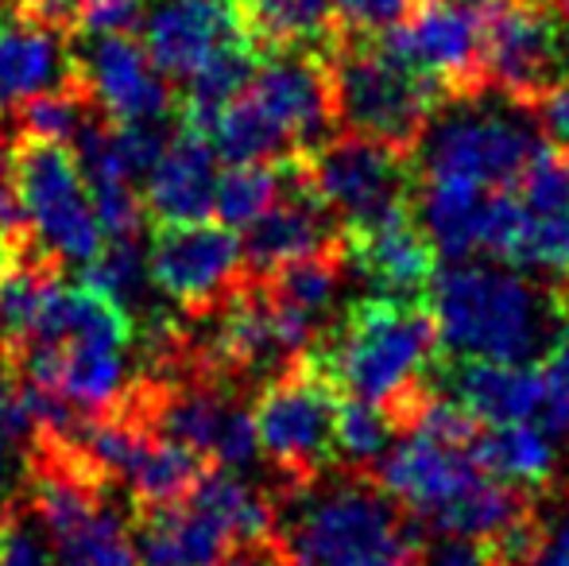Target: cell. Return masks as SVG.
Returning <instances> with one entry per match:
<instances>
[{
  "label": "cell",
  "mask_w": 569,
  "mask_h": 566,
  "mask_svg": "<svg viewBox=\"0 0 569 566\" xmlns=\"http://www.w3.org/2000/svg\"><path fill=\"white\" fill-rule=\"evenodd\" d=\"M59 276L47 265H20L0 276V341L8 349H23L36 334V322L47 307V295Z\"/></svg>",
  "instance_id": "31"
},
{
  "label": "cell",
  "mask_w": 569,
  "mask_h": 566,
  "mask_svg": "<svg viewBox=\"0 0 569 566\" xmlns=\"http://www.w3.org/2000/svg\"><path fill=\"white\" fill-rule=\"evenodd\" d=\"M396 59L435 78L450 101H477L485 90V23L480 4L461 0H422L396 28L380 36Z\"/></svg>",
  "instance_id": "11"
},
{
  "label": "cell",
  "mask_w": 569,
  "mask_h": 566,
  "mask_svg": "<svg viewBox=\"0 0 569 566\" xmlns=\"http://www.w3.org/2000/svg\"><path fill=\"white\" fill-rule=\"evenodd\" d=\"M23 435H28V424H23L20 388L8 380V373H0V450L8 454Z\"/></svg>",
  "instance_id": "38"
},
{
  "label": "cell",
  "mask_w": 569,
  "mask_h": 566,
  "mask_svg": "<svg viewBox=\"0 0 569 566\" xmlns=\"http://www.w3.org/2000/svg\"><path fill=\"white\" fill-rule=\"evenodd\" d=\"M516 195L523 198V206L531 214H550V210H562L569 202V171H566V159L558 156L555 148H542L539 156L531 159V167L523 171L519 179Z\"/></svg>",
  "instance_id": "33"
},
{
  "label": "cell",
  "mask_w": 569,
  "mask_h": 566,
  "mask_svg": "<svg viewBox=\"0 0 569 566\" xmlns=\"http://www.w3.org/2000/svg\"><path fill=\"white\" fill-rule=\"evenodd\" d=\"M547 148L539 129L496 109H457L430 121L415 148L422 179H457L485 190H516L531 159Z\"/></svg>",
  "instance_id": "9"
},
{
  "label": "cell",
  "mask_w": 569,
  "mask_h": 566,
  "mask_svg": "<svg viewBox=\"0 0 569 566\" xmlns=\"http://www.w3.org/2000/svg\"><path fill=\"white\" fill-rule=\"evenodd\" d=\"M422 566H492V559H488L485 547L472 544V539L446 536V544H435L422 555Z\"/></svg>",
  "instance_id": "39"
},
{
  "label": "cell",
  "mask_w": 569,
  "mask_h": 566,
  "mask_svg": "<svg viewBox=\"0 0 569 566\" xmlns=\"http://www.w3.org/2000/svg\"><path fill=\"white\" fill-rule=\"evenodd\" d=\"M326 51H330L333 70L338 125L415 156L435 113L442 106H450V93L435 78L419 75L403 59H396L380 43V36H330L326 39Z\"/></svg>",
  "instance_id": "4"
},
{
  "label": "cell",
  "mask_w": 569,
  "mask_h": 566,
  "mask_svg": "<svg viewBox=\"0 0 569 566\" xmlns=\"http://www.w3.org/2000/svg\"><path fill=\"white\" fill-rule=\"evenodd\" d=\"M232 536L194 500L143 508L136 552L143 566H221L232 552Z\"/></svg>",
  "instance_id": "21"
},
{
  "label": "cell",
  "mask_w": 569,
  "mask_h": 566,
  "mask_svg": "<svg viewBox=\"0 0 569 566\" xmlns=\"http://www.w3.org/2000/svg\"><path fill=\"white\" fill-rule=\"evenodd\" d=\"M143 210L159 226H187L206 221L213 214V190H218V151L194 129H182L163 143L151 171L143 175Z\"/></svg>",
  "instance_id": "18"
},
{
  "label": "cell",
  "mask_w": 569,
  "mask_h": 566,
  "mask_svg": "<svg viewBox=\"0 0 569 566\" xmlns=\"http://www.w3.org/2000/svg\"><path fill=\"white\" fill-rule=\"evenodd\" d=\"M527 566H569V516L547 524V544Z\"/></svg>",
  "instance_id": "41"
},
{
  "label": "cell",
  "mask_w": 569,
  "mask_h": 566,
  "mask_svg": "<svg viewBox=\"0 0 569 566\" xmlns=\"http://www.w3.org/2000/svg\"><path fill=\"white\" fill-rule=\"evenodd\" d=\"M4 474H8V454L0 450V485H4Z\"/></svg>",
  "instance_id": "46"
},
{
  "label": "cell",
  "mask_w": 569,
  "mask_h": 566,
  "mask_svg": "<svg viewBox=\"0 0 569 566\" xmlns=\"http://www.w3.org/2000/svg\"><path fill=\"white\" fill-rule=\"evenodd\" d=\"M140 28L151 62L163 70V78L179 82H190L226 47L256 39L237 0H156Z\"/></svg>",
  "instance_id": "15"
},
{
  "label": "cell",
  "mask_w": 569,
  "mask_h": 566,
  "mask_svg": "<svg viewBox=\"0 0 569 566\" xmlns=\"http://www.w3.org/2000/svg\"><path fill=\"white\" fill-rule=\"evenodd\" d=\"M287 171H291V156L229 163V171L218 175V190H213V214L221 218V226L248 229L256 218H263L283 195Z\"/></svg>",
  "instance_id": "28"
},
{
  "label": "cell",
  "mask_w": 569,
  "mask_h": 566,
  "mask_svg": "<svg viewBox=\"0 0 569 566\" xmlns=\"http://www.w3.org/2000/svg\"><path fill=\"white\" fill-rule=\"evenodd\" d=\"M480 474L472 450L435 443L427 435H407L403 443L388 446L380 458L376 481L419 520H435L446 505Z\"/></svg>",
  "instance_id": "17"
},
{
  "label": "cell",
  "mask_w": 569,
  "mask_h": 566,
  "mask_svg": "<svg viewBox=\"0 0 569 566\" xmlns=\"http://www.w3.org/2000/svg\"><path fill=\"white\" fill-rule=\"evenodd\" d=\"M450 393L480 427L535 424L547 400V373L527 361L450 357Z\"/></svg>",
  "instance_id": "19"
},
{
  "label": "cell",
  "mask_w": 569,
  "mask_h": 566,
  "mask_svg": "<svg viewBox=\"0 0 569 566\" xmlns=\"http://www.w3.org/2000/svg\"><path fill=\"white\" fill-rule=\"evenodd\" d=\"M221 566H291V563H287V552L276 536H263V539L237 544L226 559H221Z\"/></svg>",
  "instance_id": "40"
},
{
  "label": "cell",
  "mask_w": 569,
  "mask_h": 566,
  "mask_svg": "<svg viewBox=\"0 0 569 566\" xmlns=\"http://www.w3.org/2000/svg\"><path fill=\"white\" fill-rule=\"evenodd\" d=\"M232 411L237 404L213 380H187V385L159 388L151 400H143V424L171 443L198 450L202 458H213Z\"/></svg>",
  "instance_id": "23"
},
{
  "label": "cell",
  "mask_w": 569,
  "mask_h": 566,
  "mask_svg": "<svg viewBox=\"0 0 569 566\" xmlns=\"http://www.w3.org/2000/svg\"><path fill=\"white\" fill-rule=\"evenodd\" d=\"M31 474L36 520L51 544L54 566H143L124 516L101 497V481L54 443Z\"/></svg>",
  "instance_id": "5"
},
{
  "label": "cell",
  "mask_w": 569,
  "mask_h": 566,
  "mask_svg": "<svg viewBox=\"0 0 569 566\" xmlns=\"http://www.w3.org/2000/svg\"><path fill=\"white\" fill-rule=\"evenodd\" d=\"M148 272L156 291L190 310H213L240 287L244 249L237 229L187 221L163 226L148 249Z\"/></svg>",
  "instance_id": "13"
},
{
  "label": "cell",
  "mask_w": 569,
  "mask_h": 566,
  "mask_svg": "<svg viewBox=\"0 0 569 566\" xmlns=\"http://www.w3.org/2000/svg\"><path fill=\"white\" fill-rule=\"evenodd\" d=\"M345 272H349V249L341 245V249L318 252V257L291 260V265L276 268L268 276H256V280L268 287V295L276 302L307 315L310 322H322V315L338 299Z\"/></svg>",
  "instance_id": "27"
},
{
  "label": "cell",
  "mask_w": 569,
  "mask_h": 566,
  "mask_svg": "<svg viewBox=\"0 0 569 566\" xmlns=\"http://www.w3.org/2000/svg\"><path fill=\"white\" fill-rule=\"evenodd\" d=\"M148 0H78V28L86 36H128L143 23Z\"/></svg>",
  "instance_id": "35"
},
{
  "label": "cell",
  "mask_w": 569,
  "mask_h": 566,
  "mask_svg": "<svg viewBox=\"0 0 569 566\" xmlns=\"http://www.w3.org/2000/svg\"><path fill=\"white\" fill-rule=\"evenodd\" d=\"M310 357L338 393L388 404L427 377L430 365L442 357V341L435 315L422 302L372 295L357 302L333 338L310 349Z\"/></svg>",
  "instance_id": "3"
},
{
  "label": "cell",
  "mask_w": 569,
  "mask_h": 566,
  "mask_svg": "<svg viewBox=\"0 0 569 566\" xmlns=\"http://www.w3.org/2000/svg\"><path fill=\"white\" fill-rule=\"evenodd\" d=\"M338 400L341 393L310 354L263 385L252 408L256 435H260V454H268L271 466L283 469L287 489L322 477L333 461Z\"/></svg>",
  "instance_id": "8"
},
{
  "label": "cell",
  "mask_w": 569,
  "mask_h": 566,
  "mask_svg": "<svg viewBox=\"0 0 569 566\" xmlns=\"http://www.w3.org/2000/svg\"><path fill=\"white\" fill-rule=\"evenodd\" d=\"M78 86L117 125H159L171 109V86L148 47L128 36H90L74 59Z\"/></svg>",
  "instance_id": "14"
},
{
  "label": "cell",
  "mask_w": 569,
  "mask_h": 566,
  "mask_svg": "<svg viewBox=\"0 0 569 566\" xmlns=\"http://www.w3.org/2000/svg\"><path fill=\"white\" fill-rule=\"evenodd\" d=\"M531 508H535L531 489H519V485L500 481V477L480 469L450 505L430 520V528L453 539L485 544V539H492L496 532H503L511 520H519V516L531 513Z\"/></svg>",
  "instance_id": "24"
},
{
  "label": "cell",
  "mask_w": 569,
  "mask_h": 566,
  "mask_svg": "<svg viewBox=\"0 0 569 566\" xmlns=\"http://www.w3.org/2000/svg\"><path fill=\"white\" fill-rule=\"evenodd\" d=\"M345 249H349V268H357L376 295L411 302L427 299L430 280L438 272V249L411 210H399L376 226L345 234Z\"/></svg>",
  "instance_id": "16"
},
{
  "label": "cell",
  "mask_w": 569,
  "mask_h": 566,
  "mask_svg": "<svg viewBox=\"0 0 569 566\" xmlns=\"http://www.w3.org/2000/svg\"><path fill=\"white\" fill-rule=\"evenodd\" d=\"M472 458L485 474L511 481L519 489H539L555 474V443L539 424H508L480 430L472 443Z\"/></svg>",
  "instance_id": "25"
},
{
  "label": "cell",
  "mask_w": 569,
  "mask_h": 566,
  "mask_svg": "<svg viewBox=\"0 0 569 566\" xmlns=\"http://www.w3.org/2000/svg\"><path fill=\"white\" fill-rule=\"evenodd\" d=\"M403 566H422V555H415V559H407Z\"/></svg>",
  "instance_id": "47"
},
{
  "label": "cell",
  "mask_w": 569,
  "mask_h": 566,
  "mask_svg": "<svg viewBox=\"0 0 569 566\" xmlns=\"http://www.w3.org/2000/svg\"><path fill=\"white\" fill-rule=\"evenodd\" d=\"M190 500L202 505L232 536V544L276 536V505L256 493L237 469H206L202 481L190 489Z\"/></svg>",
  "instance_id": "26"
},
{
  "label": "cell",
  "mask_w": 569,
  "mask_h": 566,
  "mask_svg": "<svg viewBox=\"0 0 569 566\" xmlns=\"http://www.w3.org/2000/svg\"><path fill=\"white\" fill-rule=\"evenodd\" d=\"M20 109V129L23 137H39V140H59L70 143L82 132V125L90 121V109H86V90H78L74 82L59 86V90H47L28 98Z\"/></svg>",
  "instance_id": "32"
},
{
  "label": "cell",
  "mask_w": 569,
  "mask_h": 566,
  "mask_svg": "<svg viewBox=\"0 0 569 566\" xmlns=\"http://www.w3.org/2000/svg\"><path fill=\"white\" fill-rule=\"evenodd\" d=\"M8 171V148H4V140H0V175Z\"/></svg>",
  "instance_id": "45"
},
{
  "label": "cell",
  "mask_w": 569,
  "mask_h": 566,
  "mask_svg": "<svg viewBox=\"0 0 569 566\" xmlns=\"http://www.w3.org/2000/svg\"><path fill=\"white\" fill-rule=\"evenodd\" d=\"M527 113L535 117V125L542 129V140L550 148L569 151V78H558L555 86H547Z\"/></svg>",
  "instance_id": "37"
},
{
  "label": "cell",
  "mask_w": 569,
  "mask_h": 566,
  "mask_svg": "<svg viewBox=\"0 0 569 566\" xmlns=\"http://www.w3.org/2000/svg\"><path fill=\"white\" fill-rule=\"evenodd\" d=\"M0 566H54L51 544H47L39 520L12 516L0 524Z\"/></svg>",
  "instance_id": "36"
},
{
  "label": "cell",
  "mask_w": 569,
  "mask_h": 566,
  "mask_svg": "<svg viewBox=\"0 0 569 566\" xmlns=\"http://www.w3.org/2000/svg\"><path fill=\"white\" fill-rule=\"evenodd\" d=\"M488 195H492V190L472 187V182L422 179L419 175L411 214L419 218V226L427 229V237L435 241L438 252H446L450 260H469L472 252H480Z\"/></svg>",
  "instance_id": "22"
},
{
  "label": "cell",
  "mask_w": 569,
  "mask_h": 566,
  "mask_svg": "<svg viewBox=\"0 0 569 566\" xmlns=\"http://www.w3.org/2000/svg\"><path fill=\"white\" fill-rule=\"evenodd\" d=\"M542 373H547V380H555V385L569 388V318L555 330V338H550L547 365H542Z\"/></svg>",
  "instance_id": "42"
},
{
  "label": "cell",
  "mask_w": 569,
  "mask_h": 566,
  "mask_svg": "<svg viewBox=\"0 0 569 566\" xmlns=\"http://www.w3.org/2000/svg\"><path fill=\"white\" fill-rule=\"evenodd\" d=\"M299 163L310 195L341 221L345 234L411 210L415 182H419L411 151H399L360 132H341L302 151Z\"/></svg>",
  "instance_id": "7"
},
{
  "label": "cell",
  "mask_w": 569,
  "mask_h": 566,
  "mask_svg": "<svg viewBox=\"0 0 569 566\" xmlns=\"http://www.w3.org/2000/svg\"><path fill=\"white\" fill-rule=\"evenodd\" d=\"M8 179L23 206V221L39 249L62 265H90L106 249V229L74 151L59 140L23 137L8 151Z\"/></svg>",
  "instance_id": "6"
},
{
  "label": "cell",
  "mask_w": 569,
  "mask_h": 566,
  "mask_svg": "<svg viewBox=\"0 0 569 566\" xmlns=\"http://www.w3.org/2000/svg\"><path fill=\"white\" fill-rule=\"evenodd\" d=\"M8 268H12V241H8V237H0V276H4Z\"/></svg>",
  "instance_id": "43"
},
{
  "label": "cell",
  "mask_w": 569,
  "mask_h": 566,
  "mask_svg": "<svg viewBox=\"0 0 569 566\" xmlns=\"http://www.w3.org/2000/svg\"><path fill=\"white\" fill-rule=\"evenodd\" d=\"M260 47H322L330 39V0H237Z\"/></svg>",
  "instance_id": "29"
},
{
  "label": "cell",
  "mask_w": 569,
  "mask_h": 566,
  "mask_svg": "<svg viewBox=\"0 0 569 566\" xmlns=\"http://www.w3.org/2000/svg\"><path fill=\"white\" fill-rule=\"evenodd\" d=\"M542 4H547L550 12H555V16H562V20L569 23V0H542Z\"/></svg>",
  "instance_id": "44"
},
{
  "label": "cell",
  "mask_w": 569,
  "mask_h": 566,
  "mask_svg": "<svg viewBox=\"0 0 569 566\" xmlns=\"http://www.w3.org/2000/svg\"><path fill=\"white\" fill-rule=\"evenodd\" d=\"M485 90L531 109L547 86L569 78V28L542 0H480Z\"/></svg>",
  "instance_id": "10"
},
{
  "label": "cell",
  "mask_w": 569,
  "mask_h": 566,
  "mask_svg": "<svg viewBox=\"0 0 569 566\" xmlns=\"http://www.w3.org/2000/svg\"><path fill=\"white\" fill-rule=\"evenodd\" d=\"M446 357L477 361H531L550 349L558 307L555 299L511 272V265L453 260L435 272L427 291Z\"/></svg>",
  "instance_id": "2"
},
{
  "label": "cell",
  "mask_w": 569,
  "mask_h": 566,
  "mask_svg": "<svg viewBox=\"0 0 569 566\" xmlns=\"http://www.w3.org/2000/svg\"><path fill=\"white\" fill-rule=\"evenodd\" d=\"M74 59L59 28L39 20H0V109H16L28 98L74 82Z\"/></svg>",
  "instance_id": "20"
},
{
  "label": "cell",
  "mask_w": 569,
  "mask_h": 566,
  "mask_svg": "<svg viewBox=\"0 0 569 566\" xmlns=\"http://www.w3.org/2000/svg\"><path fill=\"white\" fill-rule=\"evenodd\" d=\"M396 424H391L388 408L372 400H357L345 396L338 400V416H333V458L352 474H368L372 466H380V458L388 454Z\"/></svg>",
  "instance_id": "30"
},
{
  "label": "cell",
  "mask_w": 569,
  "mask_h": 566,
  "mask_svg": "<svg viewBox=\"0 0 569 566\" xmlns=\"http://www.w3.org/2000/svg\"><path fill=\"white\" fill-rule=\"evenodd\" d=\"M244 93L295 148V156L333 137L338 101L326 47H271Z\"/></svg>",
  "instance_id": "12"
},
{
  "label": "cell",
  "mask_w": 569,
  "mask_h": 566,
  "mask_svg": "<svg viewBox=\"0 0 569 566\" xmlns=\"http://www.w3.org/2000/svg\"><path fill=\"white\" fill-rule=\"evenodd\" d=\"M411 12V0H333L330 36L376 39Z\"/></svg>",
  "instance_id": "34"
},
{
  "label": "cell",
  "mask_w": 569,
  "mask_h": 566,
  "mask_svg": "<svg viewBox=\"0 0 569 566\" xmlns=\"http://www.w3.org/2000/svg\"><path fill=\"white\" fill-rule=\"evenodd\" d=\"M276 539L291 566H403L419 555V524L372 474L291 485Z\"/></svg>",
  "instance_id": "1"
},
{
  "label": "cell",
  "mask_w": 569,
  "mask_h": 566,
  "mask_svg": "<svg viewBox=\"0 0 569 566\" xmlns=\"http://www.w3.org/2000/svg\"><path fill=\"white\" fill-rule=\"evenodd\" d=\"M562 159H566V171H569V151H562Z\"/></svg>",
  "instance_id": "48"
}]
</instances>
